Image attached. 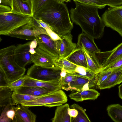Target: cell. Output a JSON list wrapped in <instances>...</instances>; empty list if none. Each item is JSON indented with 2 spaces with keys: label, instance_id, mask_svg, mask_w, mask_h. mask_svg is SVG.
Wrapping results in <instances>:
<instances>
[{
  "label": "cell",
  "instance_id": "cell-1",
  "mask_svg": "<svg viewBox=\"0 0 122 122\" xmlns=\"http://www.w3.org/2000/svg\"><path fill=\"white\" fill-rule=\"evenodd\" d=\"M33 17L46 23L61 38L73 27L66 5L57 0H48Z\"/></svg>",
  "mask_w": 122,
  "mask_h": 122
},
{
  "label": "cell",
  "instance_id": "cell-2",
  "mask_svg": "<svg viewBox=\"0 0 122 122\" xmlns=\"http://www.w3.org/2000/svg\"><path fill=\"white\" fill-rule=\"evenodd\" d=\"M76 7L70 10L72 22L79 25L83 32L94 39L101 38L106 26L97 7L75 2Z\"/></svg>",
  "mask_w": 122,
  "mask_h": 122
},
{
  "label": "cell",
  "instance_id": "cell-3",
  "mask_svg": "<svg viewBox=\"0 0 122 122\" xmlns=\"http://www.w3.org/2000/svg\"><path fill=\"white\" fill-rule=\"evenodd\" d=\"M16 47L12 45L0 50V68L3 71L9 83L24 76L26 69L15 61L13 53Z\"/></svg>",
  "mask_w": 122,
  "mask_h": 122
},
{
  "label": "cell",
  "instance_id": "cell-4",
  "mask_svg": "<svg viewBox=\"0 0 122 122\" xmlns=\"http://www.w3.org/2000/svg\"><path fill=\"white\" fill-rule=\"evenodd\" d=\"M33 17L8 12L0 14V34L8 36L10 32L30 22Z\"/></svg>",
  "mask_w": 122,
  "mask_h": 122
},
{
  "label": "cell",
  "instance_id": "cell-5",
  "mask_svg": "<svg viewBox=\"0 0 122 122\" xmlns=\"http://www.w3.org/2000/svg\"><path fill=\"white\" fill-rule=\"evenodd\" d=\"M67 100L65 92L60 89L41 96L35 100L23 102L20 104L29 107L44 106L50 107L62 105L66 102Z\"/></svg>",
  "mask_w": 122,
  "mask_h": 122
},
{
  "label": "cell",
  "instance_id": "cell-6",
  "mask_svg": "<svg viewBox=\"0 0 122 122\" xmlns=\"http://www.w3.org/2000/svg\"><path fill=\"white\" fill-rule=\"evenodd\" d=\"M41 34L48 35L46 30L33 19L28 23L9 33L8 36L26 40H33Z\"/></svg>",
  "mask_w": 122,
  "mask_h": 122
},
{
  "label": "cell",
  "instance_id": "cell-7",
  "mask_svg": "<svg viewBox=\"0 0 122 122\" xmlns=\"http://www.w3.org/2000/svg\"><path fill=\"white\" fill-rule=\"evenodd\" d=\"M61 69L57 66L48 68L37 66L34 64L28 69L26 75L31 78L40 80L59 81Z\"/></svg>",
  "mask_w": 122,
  "mask_h": 122
},
{
  "label": "cell",
  "instance_id": "cell-8",
  "mask_svg": "<svg viewBox=\"0 0 122 122\" xmlns=\"http://www.w3.org/2000/svg\"><path fill=\"white\" fill-rule=\"evenodd\" d=\"M101 18L106 26L116 31L122 37V5L107 10Z\"/></svg>",
  "mask_w": 122,
  "mask_h": 122
},
{
  "label": "cell",
  "instance_id": "cell-9",
  "mask_svg": "<svg viewBox=\"0 0 122 122\" xmlns=\"http://www.w3.org/2000/svg\"><path fill=\"white\" fill-rule=\"evenodd\" d=\"M96 55L103 70L122 56V42L111 51L100 52Z\"/></svg>",
  "mask_w": 122,
  "mask_h": 122
},
{
  "label": "cell",
  "instance_id": "cell-10",
  "mask_svg": "<svg viewBox=\"0 0 122 122\" xmlns=\"http://www.w3.org/2000/svg\"><path fill=\"white\" fill-rule=\"evenodd\" d=\"M94 39L82 32L78 36L76 48H81L83 46L93 60L100 64L96 54L100 52L101 50L95 44Z\"/></svg>",
  "mask_w": 122,
  "mask_h": 122
},
{
  "label": "cell",
  "instance_id": "cell-11",
  "mask_svg": "<svg viewBox=\"0 0 122 122\" xmlns=\"http://www.w3.org/2000/svg\"><path fill=\"white\" fill-rule=\"evenodd\" d=\"M38 48L47 52L55 57H59V52L57 40L54 41L48 35L41 34L36 37Z\"/></svg>",
  "mask_w": 122,
  "mask_h": 122
},
{
  "label": "cell",
  "instance_id": "cell-12",
  "mask_svg": "<svg viewBox=\"0 0 122 122\" xmlns=\"http://www.w3.org/2000/svg\"><path fill=\"white\" fill-rule=\"evenodd\" d=\"M31 41L16 46L13 53L14 59L20 66L25 68L32 63V54L29 51Z\"/></svg>",
  "mask_w": 122,
  "mask_h": 122
},
{
  "label": "cell",
  "instance_id": "cell-13",
  "mask_svg": "<svg viewBox=\"0 0 122 122\" xmlns=\"http://www.w3.org/2000/svg\"><path fill=\"white\" fill-rule=\"evenodd\" d=\"M54 57L47 52L37 47L35 50V53L32 55L31 61L37 66L53 68L57 66L53 61Z\"/></svg>",
  "mask_w": 122,
  "mask_h": 122
},
{
  "label": "cell",
  "instance_id": "cell-14",
  "mask_svg": "<svg viewBox=\"0 0 122 122\" xmlns=\"http://www.w3.org/2000/svg\"><path fill=\"white\" fill-rule=\"evenodd\" d=\"M72 37L69 33L61 37L59 44V57L66 58L76 49L77 44L72 42Z\"/></svg>",
  "mask_w": 122,
  "mask_h": 122
},
{
  "label": "cell",
  "instance_id": "cell-15",
  "mask_svg": "<svg viewBox=\"0 0 122 122\" xmlns=\"http://www.w3.org/2000/svg\"><path fill=\"white\" fill-rule=\"evenodd\" d=\"M23 86L45 87L53 92L62 89L61 85L59 81H44L34 79L27 76Z\"/></svg>",
  "mask_w": 122,
  "mask_h": 122
},
{
  "label": "cell",
  "instance_id": "cell-16",
  "mask_svg": "<svg viewBox=\"0 0 122 122\" xmlns=\"http://www.w3.org/2000/svg\"><path fill=\"white\" fill-rule=\"evenodd\" d=\"M10 13L33 17L31 0H11Z\"/></svg>",
  "mask_w": 122,
  "mask_h": 122
},
{
  "label": "cell",
  "instance_id": "cell-17",
  "mask_svg": "<svg viewBox=\"0 0 122 122\" xmlns=\"http://www.w3.org/2000/svg\"><path fill=\"white\" fill-rule=\"evenodd\" d=\"M28 106H17L16 110L14 122H35L36 115L30 110Z\"/></svg>",
  "mask_w": 122,
  "mask_h": 122
},
{
  "label": "cell",
  "instance_id": "cell-18",
  "mask_svg": "<svg viewBox=\"0 0 122 122\" xmlns=\"http://www.w3.org/2000/svg\"><path fill=\"white\" fill-rule=\"evenodd\" d=\"M97 91L90 89L86 90L77 91L69 95L70 98L76 102H82L86 100H95L100 95Z\"/></svg>",
  "mask_w": 122,
  "mask_h": 122
},
{
  "label": "cell",
  "instance_id": "cell-19",
  "mask_svg": "<svg viewBox=\"0 0 122 122\" xmlns=\"http://www.w3.org/2000/svg\"><path fill=\"white\" fill-rule=\"evenodd\" d=\"M122 74V67L114 70L107 78L97 86L102 90L109 88L117 85V83Z\"/></svg>",
  "mask_w": 122,
  "mask_h": 122
},
{
  "label": "cell",
  "instance_id": "cell-20",
  "mask_svg": "<svg viewBox=\"0 0 122 122\" xmlns=\"http://www.w3.org/2000/svg\"><path fill=\"white\" fill-rule=\"evenodd\" d=\"M13 91L18 93L36 96H41L53 92L45 87L25 86H21Z\"/></svg>",
  "mask_w": 122,
  "mask_h": 122
},
{
  "label": "cell",
  "instance_id": "cell-21",
  "mask_svg": "<svg viewBox=\"0 0 122 122\" xmlns=\"http://www.w3.org/2000/svg\"><path fill=\"white\" fill-rule=\"evenodd\" d=\"M70 108L67 103L57 106L54 117L51 119L52 122H71V117L68 114Z\"/></svg>",
  "mask_w": 122,
  "mask_h": 122
},
{
  "label": "cell",
  "instance_id": "cell-22",
  "mask_svg": "<svg viewBox=\"0 0 122 122\" xmlns=\"http://www.w3.org/2000/svg\"><path fill=\"white\" fill-rule=\"evenodd\" d=\"M66 59L68 61L78 66L87 68L86 57L82 48H76Z\"/></svg>",
  "mask_w": 122,
  "mask_h": 122
},
{
  "label": "cell",
  "instance_id": "cell-23",
  "mask_svg": "<svg viewBox=\"0 0 122 122\" xmlns=\"http://www.w3.org/2000/svg\"><path fill=\"white\" fill-rule=\"evenodd\" d=\"M77 76L76 80L71 85V90H86L95 85L94 79L90 80L81 76Z\"/></svg>",
  "mask_w": 122,
  "mask_h": 122
},
{
  "label": "cell",
  "instance_id": "cell-24",
  "mask_svg": "<svg viewBox=\"0 0 122 122\" xmlns=\"http://www.w3.org/2000/svg\"><path fill=\"white\" fill-rule=\"evenodd\" d=\"M61 69L59 82L62 88L66 91L71 90V84L76 80L77 76L71 73L67 72L63 68Z\"/></svg>",
  "mask_w": 122,
  "mask_h": 122
},
{
  "label": "cell",
  "instance_id": "cell-25",
  "mask_svg": "<svg viewBox=\"0 0 122 122\" xmlns=\"http://www.w3.org/2000/svg\"><path fill=\"white\" fill-rule=\"evenodd\" d=\"M107 114L115 122H122V106L119 104L109 105L107 107Z\"/></svg>",
  "mask_w": 122,
  "mask_h": 122
},
{
  "label": "cell",
  "instance_id": "cell-26",
  "mask_svg": "<svg viewBox=\"0 0 122 122\" xmlns=\"http://www.w3.org/2000/svg\"><path fill=\"white\" fill-rule=\"evenodd\" d=\"M14 105L12 103H10L5 106L0 116V122H14L17 107H15Z\"/></svg>",
  "mask_w": 122,
  "mask_h": 122
},
{
  "label": "cell",
  "instance_id": "cell-27",
  "mask_svg": "<svg viewBox=\"0 0 122 122\" xmlns=\"http://www.w3.org/2000/svg\"><path fill=\"white\" fill-rule=\"evenodd\" d=\"M53 61L56 66L61 68H63L68 73L75 72L77 66L71 62L66 58L54 57Z\"/></svg>",
  "mask_w": 122,
  "mask_h": 122
},
{
  "label": "cell",
  "instance_id": "cell-28",
  "mask_svg": "<svg viewBox=\"0 0 122 122\" xmlns=\"http://www.w3.org/2000/svg\"><path fill=\"white\" fill-rule=\"evenodd\" d=\"M41 96L19 93L13 91L11 96V100L13 105H16L20 104L23 102L35 100L40 98Z\"/></svg>",
  "mask_w": 122,
  "mask_h": 122
},
{
  "label": "cell",
  "instance_id": "cell-29",
  "mask_svg": "<svg viewBox=\"0 0 122 122\" xmlns=\"http://www.w3.org/2000/svg\"><path fill=\"white\" fill-rule=\"evenodd\" d=\"M13 91L7 87H0V107L12 103L11 96Z\"/></svg>",
  "mask_w": 122,
  "mask_h": 122
},
{
  "label": "cell",
  "instance_id": "cell-30",
  "mask_svg": "<svg viewBox=\"0 0 122 122\" xmlns=\"http://www.w3.org/2000/svg\"><path fill=\"white\" fill-rule=\"evenodd\" d=\"M71 73L77 76L82 77L90 80L94 79L98 74L92 72L87 68L78 66L75 72Z\"/></svg>",
  "mask_w": 122,
  "mask_h": 122
},
{
  "label": "cell",
  "instance_id": "cell-31",
  "mask_svg": "<svg viewBox=\"0 0 122 122\" xmlns=\"http://www.w3.org/2000/svg\"><path fill=\"white\" fill-rule=\"evenodd\" d=\"M72 108L76 109L78 111L77 116L74 118H71V122H90L85 111L82 107L75 103L71 106Z\"/></svg>",
  "mask_w": 122,
  "mask_h": 122
},
{
  "label": "cell",
  "instance_id": "cell-32",
  "mask_svg": "<svg viewBox=\"0 0 122 122\" xmlns=\"http://www.w3.org/2000/svg\"><path fill=\"white\" fill-rule=\"evenodd\" d=\"M82 48L86 57L88 65L87 68L92 72L98 74L102 71L101 66L93 60L83 46Z\"/></svg>",
  "mask_w": 122,
  "mask_h": 122
},
{
  "label": "cell",
  "instance_id": "cell-33",
  "mask_svg": "<svg viewBox=\"0 0 122 122\" xmlns=\"http://www.w3.org/2000/svg\"><path fill=\"white\" fill-rule=\"evenodd\" d=\"M114 70H105L99 73L94 79L95 85L97 86L106 80Z\"/></svg>",
  "mask_w": 122,
  "mask_h": 122
},
{
  "label": "cell",
  "instance_id": "cell-34",
  "mask_svg": "<svg viewBox=\"0 0 122 122\" xmlns=\"http://www.w3.org/2000/svg\"><path fill=\"white\" fill-rule=\"evenodd\" d=\"M27 77L26 75H24L20 78L9 83L6 87L13 91L15 89L23 86Z\"/></svg>",
  "mask_w": 122,
  "mask_h": 122
},
{
  "label": "cell",
  "instance_id": "cell-35",
  "mask_svg": "<svg viewBox=\"0 0 122 122\" xmlns=\"http://www.w3.org/2000/svg\"><path fill=\"white\" fill-rule=\"evenodd\" d=\"M84 4L95 6L99 9L104 8L106 6L100 2L99 0H73Z\"/></svg>",
  "mask_w": 122,
  "mask_h": 122
},
{
  "label": "cell",
  "instance_id": "cell-36",
  "mask_svg": "<svg viewBox=\"0 0 122 122\" xmlns=\"http://www.w3.org/2000/svg\"><path fill=\"white\" fill-rule=\"evenodd\" d=\"M48 0H31L32 12L34 14L39 10Z\"/></svg>",
  "mask_w": 122,
  "mask_h": 122
},
{
  "label": "cell",
  "instance_id": "cell-37",
  "mask_svg": "<svg viewBox=\"0 0 122 122\" xmlns=\"http://www.w3.org/2000/svg\"><path fill=\"white\" fill-rule=\"evenodd\" d=\"M106 6L111 7H115L122 5V0H99Z\"/></svg>",
  "mask_w": 122,
  "mask_h": 122
},
{
  "label": "cell",
  "instance_id": "cell-38",
  "mask_svg": "<svg viewBox=\"0 0 122 122\" xmlns=\"http://www.w3.org/2000/svg\"><path fill=\"white\" fill-rule=\"evenodd\" d=\"M122 67V56L106 68L104 70H114Z\"/></svg>",
  "mask_w": 122,
  "mask_h": 122
},
{
  "label": "cell",
  "instance_id": "cell-39",
  "mask_svg": "<svg viewBox=\"0 0 122 122\" xmlns=\"http://www.w3.org/2000/svg\"><path fill=\"white\" fill-rule=\"evenodd\" d=\"M0 87L6 86L9 83L3 71L0 68Z\"/></svg>",
  "mask_w": 122,
  "mask_h": 122
},
{
  "label": "cell",
  "instance_id": "cell-40",
  "mask_svg": "<svg viewBox=\"0 0 122 122\" xmlns=\"http://www.w3.org/2000/svg\"><path fill=\"white\" fill-rule=\"evenodd\" d=\"M46 30L48 35L53 40L56 41L61 39V38L51 29H46Z\"/></svg>",
  "mask_w": 122,
  "mask_h": 122
},
{
  "label": "cell",
  "instance_id": "cell-41",
  "mask_svg": "<svg viewBox=\"0 0 122 122\" xmlns=\"http://www.w3.org/2000/svg\"><path fill=\"white\" fill-rule=\"evenodd\" d=\"M37 44V42L36 39H35L31 41L29 51L32 55L35 53V49L36 47Z\"/></svg>",
  "mask_w": 122,
  "mask_h": 122
},
{
  "label": "cell",
  "instance_id": "cell-42",
  "mask_svg": "<svg viewBox=\"0 0 122 122\" xmlns=\"http://www.w3.org/2000/svg\"><path fill=\"white\" fill-rule=\"evenodd\" d=\"M11 9V7L9 6L0 4V14L10 12Z\"/></svg>",
  "mask_w": 122,
  "mask_h": 122
},
{
  "label": "cell",
  "instance_id": "cell-43",
  "mask_svg": "<svg viewBox=\"0 0 122 122\" xmlns=\"http://www.w3.org/2000/svg\"><path fill=\"white\" fill-rule=\"evenodd\" d=\"M77 111L74 108H70L68 110V114L71 118L76 117L78 115Z\"/></svg>",
  "mask_w": 122,
  "mask_h": 122
},
{
  "label": "cell",
  "instance_id": "cell-44",
  "mask_svg": "<svg viewBox=\"0 0 122 122\" xmlns=\"http://www.w3.org/2000/svg\"><path fill=\"white\" fill-rule=\"evenodd\" d=\"M118 88V95L120 98L122 99V83L119 86Z\"/></svg>",
  "mask_w": 122,
  "mask_h": 122
},
{
  "label": "cell",
  "instance_id": "cell-45",
  "mask_svg": "<svg viewBox=\"0 0 122 122\" xmlns=\"http://www.w3.org/2000/svg\"><path fill=\"white\" fill-rule=\"evenodd\" d=\"M122 82V74L118 81L117 83V85L119 84Z\"/></svg>",
  "mask_w": 122,
  "mask_h": 122
},
{
  "label": "cell",
  "instance_id": "cell-46",
  "mask_svg": "<svg viewBox=\"0 0 122 122\" xmlns=\"http://www.w3.org/2000/svg\"><path fill=\"white\" fill-rule=\"evenodd\" d=\"M59 1L62 2H70V0H57Z\"/></svg>",
  "mask_w": 122,
  "mask_h": 122
},
{
  "label": "cell",
  "instance_id": "cell-47",
  "mask_svg": "<svg viewBox=\"0 0 122 122\" xmlns=\"http://www.w3.org/2000/svg\"></svg>",
  "mask_w": 122,
  "mask_h": 122
}]
</instances>
